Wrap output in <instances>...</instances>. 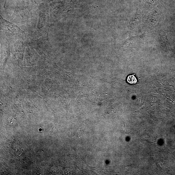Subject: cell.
Here are the masks:
<instances>
[{"mask_svg":"<svg viewBox=\"0 0 175 175\" xmlns=\"http://www.w3.org/2000/svg\"><path fill=\"white\" fill-rule=\"evenodd\" d=\"M135 74L130 75L127 78V81L130 84H136L137 82V80L135 76Z\"/></svg>","mask_w":175,"mask_h":175,"instance_id":"1","label":"cell"}]
</instances>
